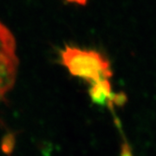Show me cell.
Listing matches in <instances>:
<instances>
[{"label": "cell", "instance_id": "1", "mask_svg": "<svg viewBox=\"0 0 156 156\" xmlns=\"http://www.w3.org/2000/svg\"><path fill=\"white\" fill-rule=\"evenodd\" d=\"M61 62L71 75L92 86L108 82L112 75L108 61L95 50L66 46L61 52Z\"/></svg>", "mask_w": 156, "mask_h": 156}, {"label": "cell", "instance_id": "2", "mask_svg": "<svg viewBox=\"0 0 156 156\" xmlns=\"http://www.w3.org/2000/svg\"><path fill=\"white\" fill-rule=\"evenodd\" d=\"M18 63L16 38L11 30L0 21V102L15 85Z\"/></svg>", "mask_w": 156, "mask_h": 156}, {"label": "cell", "instance_id": "3", "mask_svg": "<svg viewBox=\"0 0 156 156\" xmlns=\"http://www.w3.org/2000/svg\"><path fill=\"white\" fill-rule=\"evenodd\" d=\"M68 3H72V4H76L79 5H85L88 2V0H66Z\"/></svg>", "mask_w": 156, "mask_h": 156}]
</instances>
